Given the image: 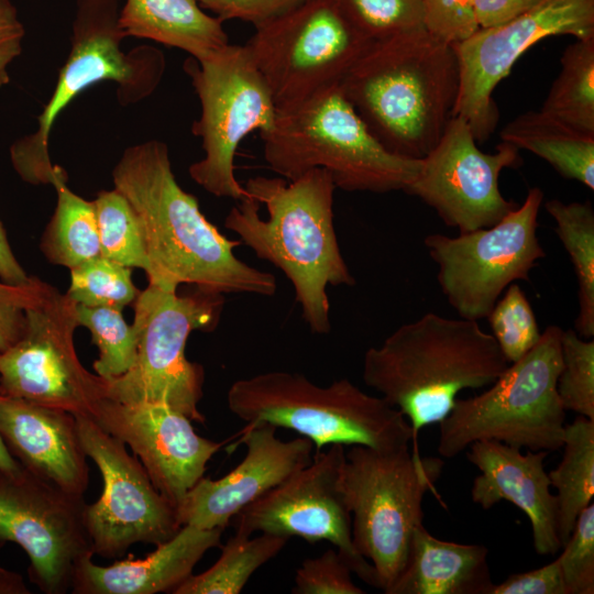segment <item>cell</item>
<instances>
[{"label": "cell", "mask_w": 594, "mask_h": 594, "mask_svg": "<svg viewBox=\"0 0 594 594\" xmlns=\"http://www.w3.org/2000/svg\"><path fill=\"white\" fill-rule=\"evenodd\" d=\"M352 570L337 549L306 559L297 569L294 594H363L352 581Z\"/></svg>", "instance_id": "obj_40"}, {"label": "cell", "mask_w": 594, "mask_h": 594, "mask_svg": "<svg viewBox=\"0 0 594 594\" xmlns=\"http://www.w3.org/2000/svg\"><path fill=\"white\" fill-rule=\"evenodd\" d=\"M441 458L417 446L378 450L351 444L340 468L339 490L351 514L352 540L374 568L386 593L402 572L415 529L424 525V497L442 474Z\"/></svg>", "instance_id": "obj_8"}, {"label": "cell", "mask_w": 594, "mask_h": 594, "mask_svg": "<svg viewBox=\"0 0 594 594\" xmlns=\"http://www.w3.org/2000/svg\"><path fill=\"white\" fill-rule=\"evenodd\" d=\"M66 182L62 179L54 185L57 202L40 249L50 263L70 270L100 255V245L92 201L73 193Z\"/></svg>", "instance_id": "obj_30"}, {"label": "cell", "mask_w": 594, "mask_h": 594, "mask_svg": "<svg viewBox=\"0 0 594 594\" xmlns=\"http://www.w3.org/2000/svg\"><path fill=\"white\" fill-rule=\"evenodd\" d=\"M131 267L101 254L70 268L67 295L78 305L123 309L136 299Z\"/></svg>", "instance_id": "obj_35"}, {"label": "cell", "mask_w": 594, "mask_h": 594, "mask_svg": "<svg viewBox=\"0 0 594 594\" xmlns=\"http://www.w3.org/2000/svg\"><path fill=\"white\" fill-rule=\"evenodd\" d=\"M508 362L477 321L427 312L366 350V386L420 429L440 424L464 389L490 386Z\"/></svg>", "instance_id": "obj_4"}, {"label": "cell", "mask_w": 594, "mask_h": 594, "mask_svg": "<svg viewBox=\"0 0 594 594\" xmlns=\"http://www.w3.org/2000/svg\"><path fill=\"white\" fill-rule=\"evenodd\" d=\"M424 29L438 40L455 45L479 29L472 0H419Z\"/></svg>", "instance_id": "obj_41"}, {"label": "cell", "mask_w": 594, "mask_h": 594, "mask_svg": "<svg viewBox=\"0 0 594 594\" xmlns=\"http://www.w3.org/2000/svg\"><path fill=\"white\" fill-rule=\"evenodd\" d=\"M120 9V0H76L70 52L37 118V129L10 148L12 165L24 182L54 186L67 177L52 164L48 143L56 119L79 94L101 81H114L118 100L127 106L148 97L163 78L166 64L161 50L141 45L122 51L127 36L119 28Z\"/></svg>", "instance_id": "obj_7"}, {"label": "cell", "mask_w": 594, "mask_h": 594, "mask_svg": "<svg viewBox=\"0 0 594 594\" xmlns=\"http://www.w3.org/2000/svg\"><path fill=\"white\" fill-rule=\"evenodd\" d=\"M20 574L0 566V594H29Z\"/></svg>", "instance_id": "obj_48"}, {"label": "cell", "mask_w": 594, "mask_h": 594, "mask_svg": "<svg viewBox=\"0 0 594 594\" xmlns=\"http://www.w3.org/2000/svg\"><path fill=\"white\" fill-rule=\"evenodd\" d=\"M251 538L234 532L216 563L200 574H191L173 594H239L253 573L276 557L288 539L264 534Z\"/></svg>", "instance_id": "obj_31"}, {"label": "cell", "mask_w": 594, "mask_h": 594, "mask_svg": "<svg viewBox=\"0 0 594 594\" xmlns=\"http://www.w3.org/2000/svg\"><path fill=\"white\" fill-rule=\"evenodd\" d=\"M223 529L189 525L143 559L132 558L108 566L92 562L78 564L72 585L75 594H156L170 592L188 579L205 553L221 546Z\"/></svg>", "instance_id": "obj_24"}, {"label": "cell", "mask_w": 594, "mask_h": 594, "mask_svg": "<svg viewBox=\"0 0 594 594\" xmlns=\"http://www.w3.org/2000/svg\"><path fill=\"white\" fill-rule=\"evenodd\" d=\"M373 41L424 28L419 0H332Z\"/></svg>", "instance_id": "obj_38"}, {"label": "cell", "mask_w": 594, "mask_h": 594, "mask_svg": "<svg viewBox=\"0 0 594 594\" xmlns=\"http://www.w3.org/2000/svg\"><path fill=\"white\" fill-rule=\"evenodd\" d=\"M100 254L128 267H139L146 274L150 261L141 221L123 194L113 188L100 190L92 200Z\"/></svg>", "instance_id": "obj_33"}, {"label": "cell", "mask_w": 594, "mask_h": 594, "mask_svg": "<svg viewBox=\"0 0 594 594\" xmlns=\"http://www.w3.org/2000/svg\"><path fill=\"white\" fill-rule=\"evenodd\" d=\"M46 286L47 283L35 276L25 285L0 282V352L22 337L26 310L41 299Z\"/></svg>", "instance_id": "obj_42"}, {"label": "cell", "mask_w": 594, "mask_h": 594, "mask_svg": "<svg viewBox=\"0 0 594 594\" xmlns=\"http://www.w3.org/2000/svg\"><path fill=\"white\" fill-rule=\"evenodd\" d=\"M559 560L566 594L594 593V504L578 516Z\"/></svg>", "instance_id": "obj_39"}, {"label": "cell", "mask_w": 594, "mask_h": 594, "mask_svg": "<svg viewBox=\"0 0 594 594\" xmlns=\"http://www.w3.org/2000/svg\"><path fill=\"white\" fill-rule=\"evenodd\" d=\"M77 302L47 284L26 310L22 337L0 352V394L92 418L107 381L87 371L74 344Z\"/></svg>", "instance_id": "obj_14"}, {"label": "cell", "mask_w": 594, "mask_h": 594, "mask_svg": "<svg viewBox=\"0 0 594 594\" xmlns=\"http://www.w3.org/2000/svg\"><path fill=\"white\" fill-rule=\"evenodd\" d=\"M486 319L508 363L522 358L541 337L531 305L515 283L505 289Z\"/></svg>", "instance_id": "obj_37"}, {"label": "cell", "mask_w": 594, "mask_h": 594, "mask_svg": "<svg viewBox=\"0 0 594 594\" xmlns=\"http://www.w3.org/2000/svg\"><path fill=\"white\" fill-rule=\"evenodd\" d=\"M305 0H197L204 10L211 11L220 21L241 20L258 28Z\"/></svg>", "instance_id": "obj_43"}, {"label": "cell", "mask_w": 594, "mask_h": 594, "mask_svg": "<svg viewBox=\"0 0 594 594\" xmlns=\"http://www.w3.org/2000/svg\"><path fill=\"white\" fill-rule=\"evenodd\" d=\"M556 222V233L570 256L578 282L579 311L574 331L584 339L594 337V209L591 201H546Z\"/></svg>", "instance_id": "obj_29"}, {"label": "cell", "mask_w": 594, "mask_h": 594, "mask_svg": "<svg viewBox=\"0 0 594 594\" xmlns=\"http://www.w3.org/2000/svg\"><path fill=\"white\" fill-rule=\"evenodd\" d=\"M490 594H566L559 560L512 574L502 583L494 584Z\"/></svg>", "instance_id": "obj_44"}, {"label": "cell", "mask_w": 594, "mask_h": 594, "mask_svg": "<svg viewBox=\"0 0 594 594\" xmlns=\"http://www.w3.org/2000/svg\"><path fill=\"white\" fill-rule=\"evenodd\" d=\"M0 436L23 469L84 497L89 484L88 457L72 413L0 394Z\"/></svg>", "instance_id": "obj_22"}, {"label": "cell", "mask_w": 594, "mask_h": 594, "mask_svg": "<svg viewBox=\"0 0 594 594\" xmlns=\"http://www.w3.org/2000/svg\"><path fill=\"white\" fill-rule=\"evenodd\" d=\"M260 134L265 162L287 180L322 168L345 191L405 193L421 167L376 140L340 85L277 108L274 125Z\"/></svg>", "instance_id": "obj_5"}, {"label": "cell", "mask_w": 594, "mask_h": 594, "mask_svg": "<svg viewBox=\"0 0 594 594\" xmlns=\"http://www.w3.org/2000/svg\"><path fill=\"white\" fill-rule=\"evenodd\" d=\"M91 419L131 449L154 486L176 508L224 443L199 436L187 416L160 404L106 397Z\"/></svg>", "instance_id": "obj_20"}, {"label": "cell", "mask_w": 594, "mask_h": 594, "mask_svg": "<svg viewBox=\"0 0 594 594\" xmlns=\"http://www.w3.org/2000/svg\"><path fill=\"white\" fill-rule=\"evenodd\" d=\"M521 163L519 150L505 142L493 153L482 152L466 121L454 116L405 193L459 233L488 228L517 207L502 195L498 179L503 169Z\"/></svg>", "instance_id": "obj_19"}, {"label": "cell", "mask_w": 594, "mask_h": 594, "mask_svg": "<svg viewBox=\"0 0 594 594\" xmlns=\"http://www.w3.org/2000/svg\"><path fill=\"white\" fill-rule=\"evenodd\" d=\"M542 200V190L534 187L520 206L492 227L424 239L438 267L441 293L460 318H486L510 284L530 280V272L546 256L537 234Z\"/></svg>", "instance_id": "obj_13"}, {"label": "cell", "mask_w": 594, "mask_h": 594, "mask_svg": "<svg viewBox=\"0 0 594 594\" xmlns=\"http://www.w3.org/2000/svg\"><path fill=\"white\" fill-rule=\"evenodd\" d=\"M487 558L483 544L441 540L420 525L386 594H490L494 583Z\"/></svg>", "instance_id": "obj_25"}, {"label": "cell", "mask_w": 594, "mask_h": 594, "mask_svg": "<svg viewBox=\"0 0 594 594\" xmlns=\"http://www.w3.org/2000/svg\"><path fill=\"white\" fill-rule=\"evenodd\" d=\"M113 185L134 208L144 233L148 284L177 290L180 284L215 294L273 296L276 278L240 260V240L224 237L184 190L172 169L168 147L150 140L124 150Z\"/></svg>", "instance_id": "obj_1"}, {"label": "cell", "mask_w": 594, "mask_h": 594, "mask_svg": "<svg viewBox=\"0 0 594 594\" xmlns=\"http://www.w3.org/2000/svg\"><path fill=\"white\" fill-rule=\"evenodd\" d=\"M86 504L20 464L0 468V548L13 542L24 550L29 579L45 594L72 590L78 564L94 557Z\"/></svg>", "instance_id": "obj_15"}, {"label": "cell", "mask_w": 594, "mask_h": 594, "mask_svg": "<svg viewBox=\"0 0 594 594\" xmlns=\"http://www.w3.org/2000/svg\"><path fill=\"white\" fill-rule=\"evenodd\" d=\"M244 188L249 195L230 209L224 227L290 280L311 332L329 333L328 286L355 285L337 239L330 174L314 168L293 180L255 176Z\"/></svg>", "instance_id": "obj_2"}, {"label": "cell", "mask_w": 594, "mask_h": 594, "mask_svg": "<svg viewBox=\"0 0 594 594\" xmlns=\"http://www.w3.org/2000/svg\"><path fill=\"white\" fill-rule=\"evenodd\" d=\"M499 135L502 142L541 157L562 177L594 189V134L570 127L539 109L517 116Z\"/></svg>", "instance_id": "obj_27"}, {"label": "cell", "mask_w": 594, "mask_h": 594, "mask_svg": "<svg viewBox=\"0 0 594 594\" xmlns=\"http://www.w3.org/2000/svg\"><path fill=\"white\" fill-rule=\"evenodd\" d=\"M557 393L564 410L594 420V340L562 330Z\"/></svg>", "instance_id": "obj_36"}, {"label": "cell", "mask_w": 594, "mask_h": 594, "mask_svg": "<svg viewBox=\"0 0 594 594\" xmlns=\"http://www.w3.org/2000/svg\"><path fill=\"white\" fill-rule=\"evenodd\" d=\"M184 70L200 101L201 112L191 125L201 139L205 156L189 166V175L206 191L241 200L249 194L235 177L234 158L251 132L274 125L277 107L245 45L227 44L208 56H189Z\"/></svg>", "instance_id": "obj_11"}, {"label": "cell", "mask_w": 594, "mask_h": 594, "mask_svg": "<svg viewBox=\"0 0 594 594\" xmlns=\"http://www.w3.org/2000/svg\"><path fill=\"white\" fill-rule=\"evenodd\" d=\"M14 256L7 232L0 221V279L12 285H25L32 280Z\"/></svg>", "instance_id": "obj_47"}, {"label": "cell", "mask_w": 594, "mask_h": 594, "mask_svg": "<svg viewBox=\"0 0 594 594\" xmlns=\"http://www.w3.org/2000/svg\"><path fill=\"white\" fill-rule=\"evenodd\" d=\"M224 295L195 289L187 295L148 284L134 300L138 353L133 366L107 381V397L120 403L165 405L191 421L206 418L198 405L204 369L185 354L195 330L210 332L220 321Z\"/></svg>", "instance_id": "obj_10"}, {"label": "cell", "mask_w": 594, "mask_h": 594, "mask_svg": "<svg viewBox=\"0 0 594 594\" xmlns=\"http://www.w3.org/2000/svg\"><path fill=\"white\" fill-rule=\"evenodd\" d=\"M227 403L243 421L290 429L308 438L316 451L333 443L378 450L417 444L398 409L348 378L320 386L300 373L271 371L235 381Z\"/></svg>", "instance_id": "obj_6"}, {"label": "cell", "mask_w": 594, "mask_h": 594, "mask_svg": "<svg viewBox=\"0 0 594 594\" xmlns=\"http://www.w3.org/2000/svg\"><path fill=\"white\" fill-rule=\"evenodd\" d=\"M594 36V0H541L497 26L479 29L453 45L460 65V91L453 117L470 125L476 142L487 140L498 122L493 91L517 59L549 36Z\"/></svg>", "instance_id": "obj_17"}, {"label": "cell", "mask_w": 594, "mask_h": 594, "mask_svg": "<svg viewBox=\"0 0 594 594\" xmlns=\"http://www.w3.org/2000/svg\"><path fill=\"white\" fill-rule=\"evenodd\" d=\"M340 88L384 147L422 160L453 118L459 59L453 45L419 28L375 41Z\"/></svg>", "instance_id": "obj_3"}, {"label": "cell", "mask_w": 594, "mask_h": 594, "mask_svg": "<svg viewBox=\"0 0 594 594\" xmlns=\"http://www.w3.org/2000/svg\"><path fill=\"white\" fill-rule=\"evenodd\" d=\"M77 320L91 334L99 350L94 362L97 375L112 380L128 372L138 353V336L122 316V309L113 307H88L77 304Z\"/></svg>", "instance_id": "obj_34"}, {"label": "cell", "mask_w": 594, "mask_h": 594, "mask_svg": "<svg viewBox=\"0 0 594 594\" xmlns=\"http://www.w3.org/2000/svg\"><path fill=\"white\" fill-rule=\"evenodd\" d=\"M276 430L265 422L248 424L239 440L246 447L244 459L218 480L202 476L187 492L176 508L180 525L224 530L241 509L311 462L308 438L284 441Z\"/></svg>", "instance_id": "obj_21"}, {"label": "cell", "mask_w": 594, "mask_h": 594, "mask_svg": "<svg viewBox=\"0 0 594 594\" xmlns=\"http://www.w3.org/2000/svg\"><path fill=\"white\" fill-rule=\"evenodd\" d=\"M123 34L185 51L201 59L229 44L222 21L197 0H125L119 13Z\"/></svg>", "instance_id": "obj_26"}, {"label": "cell", "mask_w": 594, "mask_h": 594, "mask_svg": "<svg viewBox=\"0 0 594 594\" xmlns=\"http://www.w3.org/2000/svg\"><path fill=\"white\" fill-rule=\"evenodd\" d=\"M561 336L560 327L548 326L536 345L509 363L483 393L457 398L439 424L438 453L452 459L480 440L531 451L561 449L566 425L557 393Z\"/></svg>", "instance_id": "obj_9"}, {"label": "cell", "mask_w": 594, "mask_h": 594, "mask_svg": "<svg viewBox=\"0 0 594 594\" xmlns=\"http://www.w3.org/2000/svg\"><path fill=\"white\" fill-rule=\"evenodd\" d=\"M24 28L11 0H0V88L10 80L8 66L22 52Z\"/></svg>", "instance_id": "obj_45"}, {"label": "cell", "mask_w": 594, "mask_h": 594, "mask_svg": "<svg viewBox=\"0 0 594 594\" xmlns=\"http://www.w3.org/2000/svg\"><path fill=\"white\" fill-rule=\"evenodd\" d=\"M560 65L540 110L594 134V36L575 38L569 44Z\"/></svg>", "instance_id": "obj_32"}, {"label": "cell", "mask_w": 594, "mask_h": 594, "mask_svg": "<svg viewBox=\"0 0 594 594\" xmlns=\"http://www.w3.org/2000/svg\"><path fill=\"white\" fill-rule=\"evenodd\" d=\"M561 462L548 475L557 490L558 535L561 547L570 538L580 513L594 496V420L578 416L565 425Z\"/></svg>", "instance_id": "obj_28"}, {"label": "cell", "mask_w": 594, "mask_h": 594, "mask_svg": "<svg viewBox=\"0 0 594 594\" xmlns=\"http://www.w3.org/2000/svg\"><path fill=\"white\" fill-rule=\"evenodd\" d=\"M343 444L316 451L311 462L241 509L233 518L235 532H264L314 543H332L363 582L377 588L373 565L352 540L351 514L339 490Z\"/></svg>", "instance_id": "obj_18"}, {"label": "cell", "mask_w": 594, "mask_h": 594, "mask_svg": "<svg viewBox=\"0 0 594 594\" xmlns=\"http://www.w3.org/2000/svg\"><path fill=\"white\" fill-rule=\"evenodd\" d=\"M75 417L84 450L103 482L99 499L85 508L94 556L112 559L134 543L158 546L170 539L182 528L176 507L154 486L140 460L91 418Z\"/></svg>", "instance_id": "obj_16"}, {"label": "cell", "mask_w": 594, "mask_h": 594, "mask_svg": "<svg viewBox=\"0 0 594 594\" xmlns=\"http://www.w3.org/2000/svg\"><path fill=\"white\" fill-rule=\"evenodd\" d=\"M19 466V463L8 452L1 436H0V468L6 470H13Z\"/></svg>", "instance_id": "obj_49"}, {"label": "cell", "mask_w": 594, "mask_h": 594, "mask_svg": "<svg viewBox=\"0 0 594 594\" xmlns=\"http://www.w3.org/2000/svg\"><path fill=\"white\" fill-rule=\"evenodd\" d=\"M374 42L334 1L305 0L244 45L279 108L340 85Z\"/></svg>", "instance_id": "obj_12"}, {"label": "cell", "mask_w": 594, "mask_h": 594, "mask_svg": "<svg viewBox=\"0 0 594 594\" xmlns=\"http://www.w3.org/2000/svg\"><path fill=\"white\" fill-rule=\"evenodd\" d=\"M469 448L466 458L481 472L471 488L473 503L484 510L502 501L514 504L530 520L537 554H556L561 549L558 504L543 465L549 452L521 453L495 440L475 441Z\"/></svg>", "instance_id": "obj_23"}, {"label": "cell", "mask_w": 594, "mask_h": 594, "mask_svg": "<svg viewBox=\"0 0 594 594\" xmlns=\"http://www.w3.org/2000/svg\"><path fill=\"white\" fill-rule=\"evenodd\" d=\"M541 0H472L480 29L493 28L510 21Z\"/></svg>", "instance_id": "obj_46"}]
</instances>
